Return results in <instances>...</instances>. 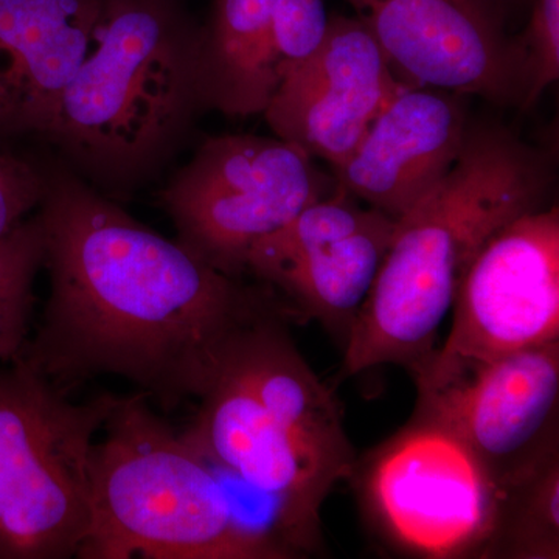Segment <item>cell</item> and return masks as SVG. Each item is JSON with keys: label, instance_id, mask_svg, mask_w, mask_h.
<instances>
[{"label": "cell", "instance_id": "obj_5", "mask_svg": "<svg viewBox=\"0 0 559 559\" xmlns=\"http://www.w3.org/2000/svg\"><path fill=\"white\" fill-rule=\"evenodd\" d=\"M119 396L72 403L22 359L0 367V559L76 557L95 439Z\"/></svg>", "mask_w": 559, "mask_h": 559}, {"label": "cell", "instance_id": "obj_10", "mask_svg": "<svg viewBox=\"0 0 559 559\" xmlns=\"http://www.w3.org/2000/svg\"><path fill=\"white\" fill-rule=\"evenodd\" d=\"M419 414L465 441L507 489L559 457V341L417 384Z\"/></svg>", "mask_w": 559, "mask_h": 559}, {"label": "cell", "instance_id": "obj_1", "mask_svg": "<svg viewBox=\"0 0 559 559\" xmlns=\"http://www.w3.org/2000/svg\"><path fill=\"white\" fill-rule=\"evenodd\" d=\"M44 171L49 299L17 359L58 389L110 374L173 411L212 389L257 323L285 314L271 290L221 274L62 162Z\"/></svg>", "mask_w": 559, "mask_h": 559}, {"label": "cell", "instance_id": "obj_11", "mask_svg": "<svg viewBox=\"0 0 559 559\" xmlns=\"http://www.w3.org/2000/svg\"><path fill=\"white\" fill-rule=\"evenodd\" d=\"M411 86L477 95L495 105L525 98L524 57L499 0H345Z\"/></svg>", "mask_w": 559, "mask_h": 559}, {"label": "cell", "instance_id": "obj_9", "mask_svg": "<svg viewBox=\"0 0 559 559\" xmlns=\"http://www.w3.org/2000/svg\"><path fill=\"white\" fill-rule=\"evenodd\" d=\"M395 227L396 219L337 187L257 242L246 274L271 290L288 318L319 322L345 347Z\"/></svg>", "mask_w": 559, "mask_h": 559}, {"label": "cell", "instance_id": "obj_3", "mask_svg": "<svg viewBox=\"0 0 559 559\" xmlns=\"http://www.w3.org/2000/svg\"><path fill=\"white\" fill-rule=\"evenodd\" d=\"M200 31L178 0H102L90 51L40 139L95 189L153 178L204 109Z\"/></svg>", "mask_w": 559, "mask_h": 559}, {"label": "cell", "instance_id": "obj_6", "mask_svg": "<svg viewBox=\"0 0 559 559\" xmlns=\"http://www.w3.org/2000/svg\"><path fill=\"white\" fill-rule=\"evenodd\" d=\"M353 487L378 539L403 557L487 555L503 489L450 428L414 418L356 460Z\"/></svg>", "mask_w": 559, "mask_h": 559}, {"label": "cell", "instance_id": "obj_14", "mask_svg": "<svg viewBox=\"0 0 559 559\" xmlns=\"http://www.w3.org/2000/svg\"><path fill=\"white\" fill-rule=\"evenodd\" d=\"M100 10L102 0H0V139L43 135Z\"/></svg>", "mask_w": 559, "mask_h": 559}, {"label": "cell", "instance_id": "obj_16", "mask_svg": "<svg viewBox=\"0 0 559 559\" xmlns=\"http://www.w3.org/2000/svg\"><path fill=\"white\" fill-rule=\"evenodd\" d=\"M485 558H559V457L530 479L503 489Z\"/></svg>", "mask_w": 559, "mask_h": 559}, {"label": "cell", "instance_id": "obj_20", "mask_svg": "<svg viewBox=\"0 0 559 559\" xmlns=\"http://www.w3.org/2000/svg\"><path fill=\"white\" fill-rule=\"evenodd\" d=\"M44 193V165L17 156L0 139V238L31 218Z\"/></svg>", "mask_w": 559, "mask_h": 559}, {"label": "cell", "instance_id": "obj_8", "mask_svg": "<svg viewBox=\"0 0 559 559\" xmlns=\"http://www.w3.org/2000/svg\"><path fill=\"white\" fill-rule=\"evenodd\" d=\"M443 347L412 371L415 385L559 341V210L500 227L469 264Z\"/></svg>", "mask_w": 559, "mask_h": 559}, {"label": "cell", "instance_id": "obj_2", "mask_svg": "<svg viewBox=\"0 0 559 559\" xmlns=\"http://www.w3.org/2000/svg\"><path fill=\"white\" fill-rule=\"evenodd\" d=\"M551 186L543 151L503 128H468L454 167L396 219L345 344L342 377L388 364L412 373L428 360L479 250L510 221L546 207Z\"/></svg>", "mask_w": 559, "mask_h": 559}, {"label": "cell", "instance_id": "obj_17", "mask_svg": "<svg viewBox=\"0 0 559 559\" xmlns=\"http://www.w3.org/2000/svg\"><path fill=\"white\" fill-rule=\"evenodd\" d=\"M44 267L36 212L0 238V362L16 360L31 340L35 282Z\"/></svg>", "mask_w": 559, "mask_h": 559}, {"label": "cell", "instance_id": "obj_13", "mask_svg": "<svg viewBox=\"0 0 559 559\" xmlns=\"http://www.w3.org/2000/svg\"><path fill=\"white\" fill-rule=\"evenodd\" d=\"M459 97L404 84L352 156L333 171L337 187L390 218H401L450 173L462 153L468 128Z\"/></svg>", "mask_w": 559, "mask_h": 559}, {"label": "cell", "instance_id": "obj_15", "mask_svg": "<svg viewBox=\"0 0 559 559\" xmlns=\"http://www.w3.org/2000/svg\"><path fill=\"white\" fill-rule=\"evenodd\" d=\"M275 0H213L200 31L198 72L204 109L263 114L282 69L274 40Z\"/></svg>", "mask_w": 559, "mask_h": 559}, {"label": "cell", "instance_id": "obj_12", "mask_svg": "<svg viewBox=\"0 0 559 559\" xmlns=\"http://www.w3.org/2000/svg\"><path fill=\"white\" fill-rule=\"evenodd\" d=\"M404 84L358 17L331 14L323 43L285 70L263 116L275 138L334 171Z\"/></svg>", "mask_w": 559, "mask_h": 559}, {"label": "cell", "instance_id": "obj_7", "mask_svg": "<svg viewBox=\"0 0 559 559\" xmlns=\"http://www.w3.org/2000/svg\"><path fill=\"white\" fill-rule=\"evenodd\" d=\"M337 190L299 146L226 134L202 143L162 191L176 240L227 277L242 280L250 250Z\"/></svg>", "mask_w": 559, "mask_h": 559}, {"label": "cell", "instance_id": "obj_21", "mask_svg": "<svg viewBox=\"0 0 559 559\" xmlns=\"http://www.w3.org/2000/svg\"><path fill=\"white\" fill-rule=\"evenodd\" d=\"M507 10L513 9L514 5H520L522 0H499Z\"/></svg>", "mask_w": 559, "mask_h": 559}, {"label": "cell", "instance_id": "obj_19", "mask_svg": "<svg viewBox=\"0 0 559 559\" xmlns=\"http://www.w3.org/2000/svg\"><path fill=\"white\" fill-rule=\"evenodd\" d=\"M330 20L325 0H275L274 40L282 76L290 66L319 49Z\"/></svg>", "mask_w": 559, "mask_h": 559}, {"label": "cell", "instance_id": "obj_18", "mask_svg": "<svg viewBox=\"0 0 559 559\" xmlns=\"http://www.w3.org/2000/svg\"><path fill=\"white\" fill-rule=\"evenodd\" d=\"M527 27L518 36L524 57L527 110L559 79V0H530Z\"/></svg>", "mask_w": 559, "mask_h": 559}, {"label": "cell", "instance_id": "obj_4", "mask_svg": "<svg viewBox=\"0 0 559 559\" xmlns=\"http://www.w3.org/2000/svg\"><path fill=\"white\" fill-rule=\"evenodd\" d=\"M91 462L83 559L296 558L270 530L238 516L215 466L151 411L119 396Z\"/></svg>", "mask_w": 559, "mask_h": 559}]
</instances>
